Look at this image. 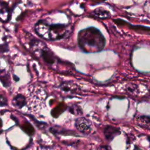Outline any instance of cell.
I'll list each match as a JSON object with an SVG mask.
<instances>
[{
  "mask_svg": "<svg viewBox=\"0 0 150 150\" xmlns=\"http://www.w3.org/2000/svg\"><path fill=\"white\" fill-rule=\"evenodd\" d=\"M78 44L86 53L101 51L105 45V39L101 32L95 27L81 30L78 33Z\"/></svg>",
  "mask_w": 150,
  "mask_h": 150,
  "instance_id": "obj_1",
  "label": "cell"
},
{
  "mask_svg": "<svg viewBox=\"0 0 150 150\" xmlns=\"http://www.w3.org/2000/svg\"><path fill=\"white\" fill-rule=\"evenodd\" d=\"M43 59L49 64H53L55 62V57L53 53L48 49H43L41 52Z\"/></svg>",
  "mask_w": 150,
  "mask_h": 150,
  "instance_id": "obj_5",
  "label": "cell"
},
{
  "mask_svg": "<svg viewBox=\"0 0 150 150\" xmlns=\"http://www.w3.org/2000/svg\"><path fill=\"white\" fill-rule=\"evenodd\" d=\"M75 126L77 130L83 134H88L90 133L91 130L90 122L87 120L83 117H80L76 119Z\"/></svg>",
  "mask_w": 150,
  "mask_h": 150,
  "instance_id": "obj_4",
  "label": "cell"
},
{
  "mask_svg": "<svg viewBox=\"0 0 150 150\" xmlns=\"http://www.w3.org/2000/svg\"><path fill=\"white\" fill-rule=\"evenodd\" d=\"M25 104V98L22 94H18L13 98V104L19 108H21Z\"/></svg>",
  "mask_w": 150,
  "mask_h": 150,
  "instance_id": "obj_7",
  "label": "cell"
},
{
  "mask_svg": "<svg viewBox=\"0 0 150 150\" xmlns=\"http://www.w3.org/2000/svg\"><path fill=\"white\" fill-rule=\"evenodd\" d=\"M15 4L14 0H1V18L2 21L9 19Z\"/></svg>",
  "mask_w": 150,
  "mask_h": 150,
  "instance_id": "obj_3",
  "label": "cell"
},
{
  "mask_svg": "<svg viewBox=\"0 0 150 150\" xmlns=\"http://www.w3.org/2000/svg\"><path fill=\"white\" fill-rule=\"evenodd\" d=\"M118 132H119V130L117 128L112 126H107L104 131L105 138L109 141L113 139L114 137L118 134Z\"/></svg>",
  "mask_w": 150,
  "mask_h": 150,
  "instance_id": "obj_6",
  "label": "cell"
},
{
  "mask_svg": "<svg viewBox=\"0 0 150 150\" xmlns=\"http://www.w3.org/2000/svg\"><path fill=\"white\" fill-rule=\"evenodd\" d=\"M35 30L40 36L49 40H56L63 38L66 32V25L56 23L49 24L45 20L39 21L35 25Z\"/></svg>",
  "mask_w": 150,
  "mask_h": 150,
  "instance_id": "obj_2",
  "label": "cell"
}]
</instances>
